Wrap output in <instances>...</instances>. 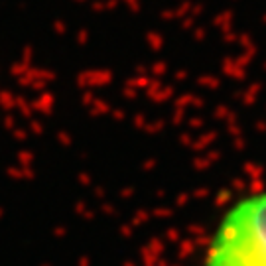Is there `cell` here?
Segmentation results:
<instances>
[{"instance_id":"6da1fadb","label":"cell","mask_w":266,"mask_h":266,"mask_svg":"<svg viewBox=\"0 0 266 266\" xmlns=\"http://www.w3.org/2000/svg\"><path fill=\"white\" fill-rule=\"evenodd\" d=\"M199 266H266V186L239 193L219 211Z\"/></svg>"}]
</instances>
